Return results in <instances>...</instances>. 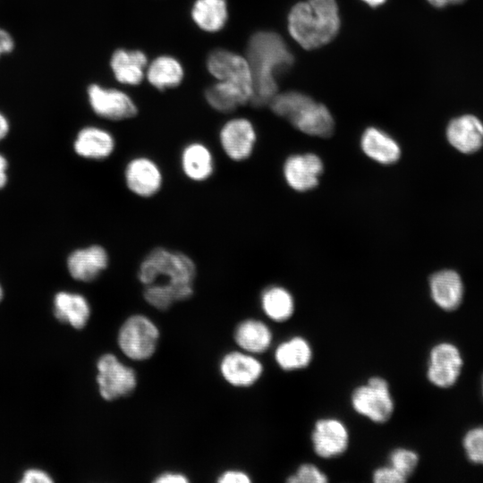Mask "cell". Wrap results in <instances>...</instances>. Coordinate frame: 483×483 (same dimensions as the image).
Wrapping results in <instances>:
<instances>
[{
  "label": "cell",
  "instance_id": "cell-8",
  "mask_svg": "<svg viewBox=\"0 0 483 483\" xmlns=\"http://www.w3.org/2000/svg\"><path fill=\"white\" fill-rule=\"evenodd\" d=\"M126 189L134 196L150 199L157 196L164 185V173L159 164L150 157L136 156L123 169Z\"/></svg>",
  "mask_w": 483,
  "mask_h": 483
},
{
  "label": "cell",
  "instance_id": "cell-31",
  "mask_svg": "<svg viewBox=\"0 0 483 483\" xmlns=\"http://www.w3.org/2000/svg\"><path fill=\"white\" fill-rule=\"evenodd\" d=\"M462 443L468 459L473 463L483 464V427L468 431Z\"/></svg>",
  "mask_w": 483,
  "mask_h": 483
},
{
  "label": "cell",
  "instance_id": "cell-14",
  "mask_svg": "<svg viewBox=\"0 0 483 483\" xmlns=\"http://www.w3.org/2000/svg\"><path fill=\"white\" fill-rule=\"evenodd\" d=\"M462 367V359L456 346L449 343L435 345L429 353L427 377L437 387L454 385Z\"/></svg>",
  "mask_w": 483,
  "mask_h": 483
},
{
  "label": "cell",
  "instance_id": "cell-34",
  "mask_svg": "<svg viewBox=\"0 0 483 483\" xmlns=\"http://www.w3.org/2000/svg\"><path fill=\"white\" fill-rule=\"evenodd\" d=\"M218 483H250L251 479L246 472L240 470H227L218 475Z\"/></svg>",
  "mask_w": 483,
  "mask_h": 483
},
{
  "label": "cell",
  "instance_id": "cell-32",
  "mask_svg": "<svg viewBox=\"0 0 483 483\" xmlns=\"http://www.w3.org/2000/svg\"><path fill=\"white\" fill-rule=\"evenodd\" d=\"M286 481L289 483H326L328 478L317 465L307 462L301 464L295 473L286 479Z\"/></svg>",
  "mask_w": 483,
  "mask_h": 483
},
{
  "label": "cell",
  "instance_id": "cell-2",
  "mask_svg": "<svg viewBox=\"0 0 483 483\" xmlns=\"http://www.w3.org/2000/svg\"><path fill=\"white\" fill-rule=\"evenodd\" d=\"M253 93L250 104L260 107L277 94L276 76L289 70L293 56L280 35L259 31L251 36L247 47Z\"/></svg>",
  "mask_w": 483,
  "mask_h": 483
},
{
  "label": "cell",
  "instance_id": "cell-35",
  "mask_svg": "<svg viewBox=\"0 0 483 483\" xmlns=\"http://www.w3.org/2000/svg\"><path fill=\"white\" fill-rule=\"evenodd\" d=\"M189 481L185 474L177 471H164L153 479L155 483H188Z\"/></svg>",
  "mask_w": 483,
  "mask_h": 483
},
{
  "label": "cell",
  "instance_id": "cell-20",
  "mask_svg": "<svg viewBox=\"0 0 483 483\" xmlns=\"http://www.w3.org/2000/svg\"><path fill=\"white\" fill-rule=\"evenodd\" d=\"M430 295L442 309H456L463 297L464 287L460 275L452 269L434 273L429 278Z\"/></svg>",
  "mask_w": 483,
  "mask_h": 483
},
{
  "label": "cell",
  "instance_id": "cell-22",
  "mask_svg": "<svg viewBox=\"0 0 483 483\" xmlns=\"http://www.w3.org/2000/svg\"><path fill=\"white\" fill-rule=\"evenodd\" d=\"M90 306L87 299L76 292H59L54 299L55 318L76 329L87 325L90 317Z\"/></svg>",
  "mask_w": 483,
  "mask_h": 483
},
{
  "label": "cell",
  "instance_id": "cell-17",
  "mask_svg": "<svg viewBox=\"0 0 483 483\" xmlns=\"http://www.w3.org/2000/svg\"><path fill=\"white\" fill-rule=\"evenodd\" d=\"M323 163L315 154L293 155L284 165V175L289 186L297 191H307L318 184Z\"/></svg>",
  "mask_w": 483,
  "mask_h": 483
},
{
  "label": "cell",
  "instance_id": "cell-19",
  "mask_svg": "<svg viewBox=\"0 0 483 483\" xmlns=\"http://www.w3.org/2000/svg\"><path fill=\"white\" fill-rule=\"evenodd\" d=\"M449 143L463 154H472L483 146V123L475 115L453 119L446 128Z\"/></svg>",
  "mask_w": 483,
  "mask_h": 483
},
{
  "label": "cell",
  "instance_id": "cell-12",
  "mask_svg": "<svg viewBox=\"0 0 483 483\" xmlns=\"http://www.w3.org/2000/svg\"><path fill=\"white\" fill-rule=\"evenodd\" d=\"M311 443L318 457L323 459L338 457L348 449L350 443L348 428L336 418H321L314 424Z\"/></svg>",
  "mask_w": 483,
  "mask_h": 483
},
{
  "label": "cell",
  "instance_id": "cell-43",
  "mask_svg": "<svg viewBox=\"0 0 483 483\" xmlns=\"http://www.w3.org/2000/svg\"><path fill=\"white\" fill-rule=\"evenodd\" d=\"M482 394H483V378H482Z\"/></svg>",
  "mask_w": 483,
  "mask_h": 483
},
{
  "label": "cell",
  "instance_id": "cell-38",
  "mask_svg": "<svg viewBox=\"0 0 483 483\" xmlns=\"http://www.w3.org/2000/svg\"><path fill=\"white\" fill-rule=\"evenodd\" d=\"M8 163L6 158L0 154V189H2L7 182V170Z\"/></svg>",
  "mask_w": 483,
  "mask_h": 483
},
{
  "label": "cell",
  "instance_id": "cell-13",
  "mask_svg": "<svg viewBox=\"0 0 483 483\" xmlns=\"http://www.w3.org/2000/svg\"><path fill=\"white\" fill-rule=\"evenodd\" d=\"M88 96L92 110L102 118L123 121L134 117L138 113L131 98L120 90L91 84L88 88Z\"/></svg>",
  "mask_w": 483,
  "mask_h": 483
},
{
  "label": "cell",
  "instance_id": "cell-33",
  "mask_svg": "<svg viewBox=\"0 0 483 483\" xmlns=\"http://www.w3.org/2000/svg\"><path fill=\"white\" fill-rule=\"evenodd\" d=\"M375 483H404L408 479L391 465L377 468L372 473Z\"/></svg>",
  "mask_w": 483,
  "mask_h": 483
},
{
  "label": "cell",
  "instance_id": "cell-39",
  "mask_svg": "<svg viewBox=\"0 0 483 483\" xmlns=\"http://www.w3.org/2000/svg\"><path fill=\"white\" fill-rule=\"evenodd\" d=\"M435 7L442 8L451 4H462L465 0H428Z\"/></svg>",
  "mask_w": 483,
  "mask_h": 483
},
{
  "label": "cell",
  "instance_id": "cell-21",
  "mask_svg": "<svg viewBox=\"0 0 483 483\" xmlns=\"http://www.w3.org/2000/svg\"><path fill=\"white\" fill-rule=\"evenodd\" d=\"M233 340L240 350L256 355L270 348L273 334L265 322L256 318H247L235 326Z\"/></svg>",
  "mask_w": 483,
  "mask_h": 483
},
{
  "label": "cell",
  "instance_id": "cell-41",
  "mask_svg": "<svg viewBox=\"0 0 483 483\" xmlns=\"http://www.w3.org/2000/svg\"><path fill=\"white\" fill-rule=\"evenodd\" d=\"M362 1L368 4L369 6L376 7L384 4L386 0H362Z\"/></svg>",
  "mask_w": 483,
  "mask_h": 483
},
{
  "label": "cell",
  "instance_id": "cell-5",
  "mask_svg": "<svg viewBox=\"0 0 483 483\" xmlns=\"http://www.w3.org/2000/svg\"><path fill=\"white\" fill-rule=\"evenodd\" d=\"M160 338L157 324L144 314H132L120 326L116 343L129 360L144 361L156 352Z\"/></svg>",
  "mask_w": 483,
  "mask_h": 483
},
{
  "label": "cell",
  "instance_id": "cell-9",
  "mask_svg": "<svg viewBox=\"0 0 483 483\" xmlns=\"http://www.w3.org/2000/svg\"><path fill=\"white\" fill-rule=\"evenodd\" d=\"M208 69L220 81L241 90L250 102L253 93L252 77L246 58L225 49H216L208 57Z\"/></svg>",
  "mask_w": 483,
  "mask_h": 483
},
{
  "label": "cell",
  "instance_id": "cell-26",
  "mask_svg": "<svg viewBox=\"0 0 483 483\" xmlns=\"http://www.w3.org/2000/svg\"><path fill=\"white\" fill-rule=\"evenodd\" d=\"M264 314L275 322H284L294 313V300L288 290L281 286H269L260 295Z\"/></svg>",
  "mask_w": 483,
  "mask_h": 483
},
{
  "label": "cell",
  "instance_id": "cell-28",
  "mask_svg": "<svg viewBox=\"0 0 483 483\" xmlns=\"http://www.w3.org/2000/svg\"><path fill=\"white\" fill-rule=\"evenodd\" d=\"M147 77L148 81L159 89L177 86L183 71L180 63L171 56H159L149 65Z\"/></svg>",
  "mask_w": 483,
  "mask_h": 483
},
{
  "label": "cell",
  "instance_id": "cell-24",
  "mask_svg": "<svg viewBox=\"0 0 483 483\" xmlns=\"http://www.w3.org/2000/svg\"><path fill=\"white\" fill-rule=\"evenodd\" d=\"M360 146L369 157L383 165L394 164L401 156L398 143L387 133L374 127L363 132Z\"/></svg>",
  "mask_w": 483,
  "mask_h": 483
},
{
  "label": "cell",
  "instance_id": "cell-11",
  "mask_svg": "<svg viewBox=\"0 0 483 483\" xmlns=\"http://www.w3.org/2000/svg\"><path fill=\"white\" fill-rule=\"evenodd\" d=\"M218 369L227 384L242 388L256 384L263 374L264 367L254 354L240 350L223 355Z\"/></svg>",
  "mask_w": 483,
  "mask_h": 483
},
{
  "label": "cell",
  "instance_id": "cell-3",
  "mask_svg": "<svg viewBox=\"0 0 483 483\" xmlns=\"http://www.w3.org/2000/svg\"><path fill=\"white\" fill-rule=\"evenodd\" d=\"M340 16L335 0H307L297 3L288 14L292 38L307 50L329 43L338 33Z\"/></svg>",
  "mask_w": 483,
  "mask_h": 483
},
{
  "label": "cell",
  "instance_id": "cell-7",
  "mask_svg": "<svg viewBox=\"0 0 483 483\" xmlns=\"http://www.w3.org/2000/svg\"><path fill=\"white\" fill-rule=\"evenodd\" d=\"M96 381L100 396L107 402L129 396L138 384L135 370L110 352L98 358Z\"/></svg>",
  "mask_w": 483,
  "mask_h": 483
},
{
  "label": "cell",
  "instance_id": "cell-15",
  "mask_svg": "<svg viewBox=\"0 0 483 483\" xmlns=\"http://www.w3.org/2000/svg\"><path fill=\"white\" fill-rule=\"evenodd\" d=\"M110 256L100 244L73 250L67 258V268L71 276L80 282L96 280L109 266Z\"/></svg>",
  "mask_w": 483,
  "mask_h": 483
},
{
  "label": "cell",
  "instance_id": "cell-1",
  "mask_svg": "<svg viewBox=\"0 0 483 483\" xmlns=\"http://www.w3.org/2000/svg\"><path fill=\"white\" fill-rule=\"evenodd\" d=\"M136 275L144 286V301L157 310L166 311L174 303L193 296L197 266L183 251L157 246L142 258Z\"/></svg>",
  "mask_w": 483,
  "mask_h": 483
},
{
  "label": "cell",
  "instance_id": "cell-30",
  "mask_svg": "<svg viewBox=\"0 0 483 483\" xmlns=\"http://www.w3.org/2000/svg\"><path fill=\"white\" fill-rule=\"evenodd\" d=\"M418 463L419 455L411 449L398 447L394 449L389 454V465L407 479L415 471Z\"/></svg>",
  "mask_w": 483,
  "mask_h": 483
},
{
  "label": "cell",
  "instance_id": "cell-4",
  "mask_svg": "<svg viewBox=\"0 0 483 483\" xmlns=\"http://www.w3.org/2000/svg\"><path fill=\"white\" fill-rule=\"evenodd\" d=\"M269 106L275 114L285 118L308 135L327 138L334 132L335 122L329 110L303 93L287 91L276 94Z\"/></svg>",
  "mask_w": 483,
  "mask_h": 483
},
{
  "label": "cell",
  "instance_id": "cell-29",
  "mask_svg": "<svg viewBox=\"0 0 483 483\" xmlns=\"http://www.w3.org/2000/svg\"><path fill=\"white\" fill-rule=\"evenodd\" d=\"M208 103L216 111L229 113L239 106L250 102V98L235 87L224 82L211 86L205 93Z\"/></svg>",
  "mask_w": 483,
  "mask_h": 483
},
{
  "label": "cell",
  "instance_id": "cell-36",
  "mask_svg": "<svg viewBox=\"0 0 483 483\" xmlns=\"http://www.w3.org/2000/svg\"><path fill=\"white\" fill-rule=\"evenodd\" d=\"M21 482L22 483H32V482L49 483V482H53V480L51 477L45 471L41 470H38V469H30L24 472L23 477L21 479Z\"/></svg>",
  "mask_w": 483,
  "mask_h": 483
},
{
  "label": "cell",
  "instance_id": "cell-37",
  "mask_svg": "<svg viewBox=\"0 0 483 483\" xmlns=\"http://www.w3.org/2000/svg\"><path fill=\"white\" fill-rule=\"evenodd\" d=\"M14 47L11 35L4 30L0 29V55L10 53Z\"/></svg>",
  "mask_w": 483,
  "mask_h": 483
},
{
  "label": "cell",
  "instance_id": "cell-16",
  "mask_svg": "<svg viewBox=\"0 0 483 483\" xmlns=\"http://www.w3.org/2000/svg\"><path fill=\"white\" fill-rule=\"evenodd\" d=\"M180 168L191 182H205L214 174L216 161L212 150L200 141H191L182 147Z\"/></svg>",
  "mask_w": 483,
  "mask_h": 483
},
{
  "label": "cell",
  "instance_id": "cell-6",
  "mask_svg": "<svg viewBox=\"0 0 483 483\" xmlns=\"http://www.w3.org/2000/svg\"><path fill=\"white\" fill-rule=\"evenodd\" d=\"M351 403L355 412L377 424L388 421L394 411L388 382L378 376L369 377L366 384L354 388Z\"/></svg>",
  "mask_w": 483,
  "mask_h": 483
},
{
  "label": "cell",
  "instance_id": "cell-40",
  "mask_svg": "<svg viewBox=\"0 0 483 483\" xmlns=\"http://www.w3.org/2000/svg\"><path fill=\"white\" fill-rule=\"evenodd\" d=\"M9 131V123L5 116L0 113V140L4 139Z\"/></svg>",
  "mask_w": 483,
  "mask_h": 483
},
{
  "label": "cell",
  "instance_id": "cell-23",
  "mask_svg": "<svg viewBox=\"0 0 483 483\" xmlns=\"http://www.w3.org/2000/svg\"><path fill=\"white\" fill-rule=\"evenodd\" d=\"M312 348L302 336H292L279 343L274 352L276 364L284 371L307 368L312 360Z\"/></svg>",
  "mask_w": 483,
  "mask_h": 483
},
{
  "label": "cell",
  "instance_id": "cell-42",
  "mask_svg": "<svg viewBox=\"0 0 483 483\" xmlns=\"http://www.w3.org/2000/svg\"><path fill=\"white\" fill-rule=\"evenodd\" d=\"M2 297H3V290H2V287L0 285V301L2 300Z\"/></svg>",
  "mask_w": 483,
  "mask_h": 483
},
{
  "label": "cell",
  "instance_id": "cell-18",
  "mask_svg": "<svg viewBox=\"0 0 483 483\" xmlns=\"http://www.w3.org/2000/svg\"><path fill=\"white\" fill-rule=\"evenodd\" d=\"M73 149L83 158L102 161L109 158L115 152L116 140L107 130L97 126H87L77 133Z\"/></svg>",
  "mask_w": 483,
  "mask_h": 483
},
{
  "label": "cell",
  "instance_id": "cell-10",
  "mask_svg": "<svg viewBox=\"0 0 483 483\" xmlns=\"http://www.w3.org/2000/svg\"><path fill=\"white\" fill-rule=\"evenodd\" d=\"M220 148L233 162L247 160L253 153L257 134L253 124L246 118H233L223 124L218 133Z\"/></svg>",
  "mask_w": 483,
  "mask_h": 483
},
{
  "label": "cell",
  "instance_id": "cell-27",
  "mask_svg": "<svg viewBox=\"0 0 483 483\" xmlns=\"http://www.w3.org/2000/svg\"><path fill=\"white\" fill-rule=\"evenodd\" d=\"M191 14L199 28L215 32L221 30L227 20L226 3L225 0H197Z\"/></svg>",
  "mask_w": 483,
  "mask_h": 483
},
{
  "label": "cell",
  "instance_id": "cell-25",
  "mask_svg": "<svg viewBox=\"0 0 483 483\" xmlns=\"http://www.w3.org/2000/svg\"><path fill=\"white\" fill-rule=\"evenodd\" d=\"M147 61L141 51L118 49L113 54L110 64L117 80L136 85L143 79V69Z\"/></svg>",
  "mask_w": 483,
  "mask_h": 483
}]
</instances>
